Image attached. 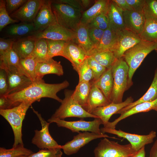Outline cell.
Instances as JSON below:
<instances>
[{
    "label": "cell",
    "instance_id": "cell-44",
    "mask_svg": "<svg viewBox=\"0 0 157 157\" xmlns=\"http://www.w3.org/2000/svg\"><path fill=\"white\" fill-rule=\"evenodd\" d=\"M143 13L145 17L157 19V0H145Z\"/></svg>",
    "mask_w": 157,
    "mask_h": 157
},
{
    "label": "cell",
    "instance_id": "cell-1",
    "mask_svg": "<svg viewBox=\"0 0 157 157\" xmlns=\"http://www.w3.org/2000/svg\"><path fill=\"white\" fill-rule=\"evenodd\" d=\"M69 85L67 80L60 83L49 84L46 83L42 79L33 82L19 91L5 96L9 100L13 107L24 101L35 102L44 97L53 99L61 103L62 99L58 97L57 93Z\"/></svg>",
    "mask_w": 157,
    "mask_h": 157
},
{
    "label": "cell",
    "instance_id": "cell-4",
    "mask_svg": "<svg viewBox=\"0 0 157 157\" xmlns=\"http://www.w3.org/2000/svg\"><path fill=\"white\" fill-rule=\"evenodd\" d=\"M52 10L60 25L74 31L81 23L83 13L67 3L52 0Z\"/></svg>",
    "mask_w": 157,
    "mask_h": 157
},
{
    "label": "cell",
    "instance_id": "cell-9",
    "mask_svg": "<svg viewBox=\"0 0 157 157\" xmlns=\"http://www.w3.org/2000/svg\"><path fill=\"white\" fill-rule=\"evenodd\" d=\"M101 132L114 134L118 137L127 140L131 144L133 148L138 151L146 145L153 142L154 139L156 137V131H152L147 135H141L133 134L123 131L121 130L107 128H100Z\"/></svg>",
    "mask_w": 157,
    "mask_h": 157
},
{
    "label": "cell",
    "instance_id": "cell-14",
    "mask_svg": "<svg viewBox=\"0 0 157 157\" xmlns=\"http://www.w3.org/2000/svg\"><path fill=\"white\" fill-rule=\"evenodd\" d=\"M44 0H27L17 10L10 15L20 22L33 23Z\"/></svg>",
    "mask_w": 157,
    "mask_h": 157
},
{
    "label": "cell",
    "instance_id": "cell-54",
    "mask_svg": "<svg viewBox=\"0 0 157 157\" xmlns=\"http://www.w3.org/2000/svg\"><path fill=\"white\" fill-rule=\"evenodd\" d=\"M145 147H142L138 151L133 157H145Z\"/></svg>",
    "mask_w": 157,
    "mask_h": 157
},
{
    "label": "cell",
    "instance_id": "cell-12",
    "mask_svg": "<svg viewBox=\"0 0 157 157\" xmlns=\"http://www.w3.org/2000/svg\"><path fill=\"white\" fill-rule=\"evenodd\" d=\"M78 133L74 137L72 140L61 145V149L66 155L69 156L76 153L81 147L96 139L102 138L117 139L114 137H110L104 133L99 134L88 131Z\"/></svg>",
    "mask_w": 157,
    "mask_h": 157
},
{
    "label": "cell",
    "instance_id": "cell-31",
    "mask_svg": "<svg viewBox=\"0 0 157 157\" xmlns=\"http://www.w3.org/2000/svg\"><path fill=\"white\" fill-rule=\"evenodd\" d=\"M91 86V82H78L72 92L73 99L83 108L87 106Z\"/></svg>",
    "mask_w": 157,
    "mask_h": 157
},
{
    "label": "cell",
    "instance_id": "cell-30",
    "mask_svg": "<svg viewBox=\"0 0 157 157\" xmlns=\"http://www.w3.org/2000/svg\"><path fill=\"white\" fill-rule=\"evenodd\" d=\"M117 38V33L108 27L104 31L101 41L99 44L94 48L90 56L97 52L106 51H111L115 44Z\"/></svg>",
    "mask_w": 157,
    "mask_h": 157
},
{
    "label": "cell",
    "instance_id": "cell-43",
    "mask_svg": "<svg viewBox=\"0 0 157 157\" xmlns=\"http://www.w3.org/2000/svg\"><path fill=\"white\" fill-rule=\"evenodd\" d=\"M61 148L44 149L26 157H61L63 153Z\"/></svg>",
    "mask_w": 157,
    "mask_h": 157
},
{
    "label": "cell",
    "instance_id": "cell-5",
    "mask_svg": "<svg viewBox=\"0 0 157 157\" xmlns=\"http://www.w3.org/2000/svg\"><path fill=\"white\" fill-rule=\"evenodd\" d=\"M112 71L113 86L110 101L111 103H121L124 93L127 90L129 67L122 57L117 60Z\"/></svg>",
    "mask_w": 157,
    "mask_h": 157
},
{
    "label": "cell",
    "instance_id": "cell-7",
    "mask_svg": "<svg viewBox=\"0 0 157 157\" xmlns=\"http://www.w3.org/2000/svg\"><path fill=\"white\" fill-rule=\"evenodd\" d=\"M137 152L130 143L122 145L106 138L101 140L94 150L95 157H133Z\"/></svg>",
    "mask_w": 157,
    "mask_h": 157
},
{
    "label": "cell",
    "instance_id": "cell-29",
    "mask_svg": "<svg viewBox=\"0 0 157 157\" xmlns=\"http://www.w3.org/2000/svg\"><path fill=\"white\" fill-rule=\"evenodd\" d=\"M157 99V67L155 69L154 76L151 83L146 93L137 101L133 102L122 108L116 114H121L135 105L145 102L151 101Z\"/></svg>",
    "mask_w": 157,
    "mask_h": 157
},
{
    "label": "cell",
    "instance_id": "cell-53",
    "mask_svg": "<svg viewBox=\"0 0 157 157\" xmlns=\"http://www.w3.org/2000/svg\"><path fill=\"white\" fill-rule=\"evenodd\" d=\"M149 157H157V139L150 149Z\"/></svg>",
    "mask_w": 157,
    "mask_h": 157
},
{
    "label": "cell",
    "instance_id": "cell-27",
    "mask_svg": "<svg viewBox=\"0 0 157 157\" xmlns=\"http://www.w3.org/2000/svg\"><path fill=\"white\" fill-rule=\"evenodd\" d=\"M110 0L95 1L94 3L82 13L81 23L87 24L97 16L102 14H106Z\"/></svg>",
    "mask_w": 157,
    "mask_h": 157
},
{
    "label": "cell",
    "instance_id": "cell-11",
    "mask_svg": "<svg viewBox=\"0 0 157 157\" xmlns=\"http://www.w3.org/2000/svg\"><path fill=\"white\" fill-rule=\"evenodd\" d=\"M117 33V40L111 51L117 59L122 58L127 50L142 40L139 35L126 29L118 31Z\"/></svg>",
    "mask_w": 157,
    "mask_h": 157
},
{
    "label": "cell",
    "instance_id": "cell-49",
    "mask_svg": "<svg viewBox=\"0 0 157 157\" xmlns=\"http://www.w3.org/2000/svg\"><path fill=\"white\" fill-rule=\"evenodd\" d=\"M14 40L10 38H0V55L7 52L12 49Z\"/></svg>",
    "mask_w": 157,
    "mask_h": 157
},
{
    "label": "cell",
    "instance_id": "cell-13",
    "mask_svg": "<svg viewBox=\"0 0 157 157\" xmlns=\"http://www.w3.org/2000/svg\"><path fill=\"white\" fill-rule=\"evenodd\" d=\"M74 32L57 23L49 26L43 30L33 35L37 39L44 38L55 40L73 42Z\"/></svg>",
    "mask_w": 157,
    "mask_h": 157
},
{
    "label": "cell",
    "instance_id": "cell-15",
    "mask_svg": "<svg viewBox=\"0 0 157 157\" xmlns=\"http://www.w3.org/2000/svg\"><path fill=\"white\" fill-rule=\"evenodd\" d=\"M1 37L15 40L38 33L33 23L20 22L10 24L1 32Z\"/></svg>",
    "mask_w": 157,
    "mask_h": 157
},
{
    "label": "cell",
    "instance_id": "cell-57",
    "mask_svg": "<svg viewBox=\"0 0 157 157\" xmlns=\"http://www.w3.org/2000/svg\"><path fill=\"white\" fill-rule=\"evenodd\" d=\"M157 112V108L154 110Z\"/></svg>",
    "mask_w": 157,
    "mask_h": 157
},
{
    "label": "cell",
    "instance_id": "cell-34",
    "mask_svg": "<svg viewBox=\"0 0 157 157\" xmlns=\"http://www.w3.org/2000/svg\"><path fill=\"white\" fill-rule=\"evenodd\" d=\"M29 56L33 58L37 62L46 61L50 59L48 57V46L46 39H38L33 50Z\"/></svg>",
    "mask_w": 157,
    "mask_h": 157
},
{
    "label": "cell",
    "instance_id": "cell-21",
    "mask_svg": "<svg viewBox=\"0 0 157 157\" xmlns=\"http://www.w3.org/2000/svg\"><path fill=\"white\" fill-rule=\"evenodd\" d=\"M157 108V99L151 101L139 104L131 108L121 114L117 118L112 122H109L104 125L107 128L115 129L117 124L121 121L135 114L148 112Z\"/></svg>",
    "mask_w": 157,
    "mask_h": 157
},
{
    "label": "cell",
    "instance_id": "cell-41",
    "mask_svg": "<svg viewBox=\"0 0 157 157\" xmlns=\"http://www.w3.org/2000/svg\"><path fill=\"white\" fill-rule=\"evenodd\" d=\"M89 28H97L105 30L109 27V22L106 14L99 15L87 24Z\"/></svg>",
    "mask_w": 157,
    "mask_h": 157
},
{
    "label": "cell",
    "instance_id": "cell-24",
    "mask_svg": "<svg viewBox=\"0 0 157 157\" xmlns=\"http://www.w3.org/2000/svg\"><path fill=\"white\" fill-rule=\"evenodd\" d=\"M37 40L33 35L17 39L14 40L12 49L20 59L26 58L32 53Z\"/></svg>",
    "mask_w": 157,
    "mask_h": 157
},
{
    "label": "cell",
    "instance_id": "cell-51",
    "mask_svg": "<svg viewBox=\"0 0 157 157\" xmlns=\"http://www.w3.org/2000/svg\"><path fill=\"white\" fill-rule=\"evenodd\" d=\"M112 1L115 5L123 11L133 10L126 0H112Z\"/></svg>",
    "mask_w": 157,
    "mask_h": 157
},
{
    "label": "cell",
    "instance_id": "cell-26",
    "mask_svg": "<svg viewBox=\"0 0 157 157\" xmlns=\"http://www.w3.org/2000/svg\"><path fill=\"white\" fill-rule=\"evenodd\" d=\"M110 103L101 90L95 85L92 83L87 105L84 109L88 113L91 114L96 108L106 106Z\"/></svg>",
    "mask_w": 157,
    "mask_h": 157
},
{
    "label": "cell",
    "instance_id": "cell-42",
    "mask_svg": "<svg viewBox=\"0 0 157 157\" xmlns=\"http://www.w3.org/2000/svg\"><path fill=\"white\" fill-rule=\"evenodd\" d=\"M87 60L88 64L93 73L94 80L92 83L97 80L106 71V68L99 63L91 56H88Z\"/></svg>",
    "mask_w": 157,
    "mask_h": 157
},
{
    "label": "cell",
    "instance_id": "cell-20",
    "mask_svg": "<svg viewBox=\"0 0 157 157\" xmlns=\"http://www.w3.org/2000/svg\"><path fill=\"white\" fill-rule=\"evenodd\" d=\"M133 98L130 97L121 103H111L106 106L97 108L93 110L91 114L99 118L104 125L109 122L113 115L116 114L119 110L133 102Z\"/></svg>",
    "mask_w": 157,
    "mask_h": 157
},
{
    "label": "cell",
    "instance_id": "cell-56",
    "mask_svg": "<svg viewBox=\"0 0 157 157\" xmlns=\"http://www.w3.org/2000/svg\"><path fill=\"white\" fill-rule=\"evenodd\" d=\"M155 51H156L157 53V47H156V49H155Z\"/></svg>",
    "mask_w": 157,
    "mask_h": 157
},
{
    "label": "cell",
    "instance_id": "cell-10",
    "mask_svg": "<svg viewBox=\"0 0 157 157\" xmlns=\"http://www.w3.org/2000/svg\"><path fill=\"white\" fill-rule=\"evenodd\" d=\"M33 112L39 119L41 125L42 129L40 130L34 131L35 135L32 138L31 142L41 149H44L61 148V145H59L53 138L50 134L49 130L50 124L42 117L41 114L33 108Z\"/></svg>",
    "mask_w": 157,
    "mask_h": 157
},
{
    "label": "cell",
    "instance_id": "cell-25",
    "mask_svg": "<svg viewBox=\"0 0 157 157\" xmlns=\"http://www.w3.org/2000/svg\"><path fill=\"white\" fill-rule=\"evenodd\" d=\"M123 11L110 0L106 14L109 22V27L115 32L126 29L122 13Z\"/></svg>",
    "mask_w": 157,
    "mask_h": 157
},
{
    "label": "cell",
    "instance_id": "cell-16",
    "mask_svg": "<svg viewBox=\"0 0 157 157\" xmlns=\"http://www.w3.org/2000/svg\"><path fill=\"white\" fill-rule=\"evenodd\" d=\"M3 69L6 72L8 84L6 95L19 91L33 82L17 68L10 67Z\"/></svg>",
    "mask_w": 157,
    "mask_h": 157
},
{
    "label": "cell",
    "instance_id": "cell-45",
    "mask_svg": "<svg viewBox=\"0 0 157 157\" xmlns=\"http://www.w3.org/2000/svg\"><path fill=\"white\" fill-rule=\"evenodd\" d=\"M58 1L67 3L81 11L83 13L84 10L89 7L92 2L90 0H58Z\"/></svg>",
    "mask_w": 157,
    "mask_h": 157
},
{
    "label": "cell",
    "instance_id": "cell-3",
    "mask_svg": "<svg viewBox=\"0 0 157 157\" xmlns=\"http://www.w3.org/2000/svg\"><path fill=\"white\" fill-rule=\"evenodd\" d=\"M34 102L32 101H23L17 106L6 109H0V114L9 123L14 136L13 147L19 144H24L22 140V122L26 112Z\"/></svg>",
    "mask_w": 157,
    "mask_h": 157
},
{
    "label": "cell",
    "instance_id": "cell-52",
    "mask_svg": "<svg viewBox=\"0 0 157 157\" xmlns=\"http://www.w3.org/2000/svg\"><path fill=\"white\" fill-rule=\"evenodd\" d=\"M12 107L10 101L5 96H0V109H6Z\"/></svg>",
    "mask_w": 157,
    "mask_h": 157
},
{
    "label": "cell",
    "instance_id": "cell-50",
    "mask_svg": "<svg viewBox=\"0 0 157 157\" xmlns=\"http://www.w3.org/2000/svg\"><path fill=\"white\" fill-rule=\"evenodd\" d=\"M127 3L135 11L143 13L145 0H126Z\"/></svg>",
    "mask_w": 157,
    "mask_h": 157
},
{
    "label": "cell",
    "instance_id": "cell-48",
    "mask_svg": "<svg viewBox=\"0 0 157 157\" xmlns=\"http://www.w3.org/2000/svg\"><path fill=\"white\" fill-rule=\"evenodd\" d=\"M8 84L6 71L0 68V96L7 94Z\"/></svg>",
    "mask_w": 157,
    "mask_h": 157
},
{
    "label": "cell",
    "instance_id": "cell-39",
    "mask_svg": "<svg viewBox=\"0 0 157 157\" xmlns=\"http://www.w3.org/2000/svg\"><path fill=\"white\" fill-rule=\"evenodd\" d=\"M77 72L79 77L78 82L91 83L94 80L93 72L88 64L87 58L79 67Z\"/></svg>",
    "mask_w": 157,
    "mask_h": 157
},
{
    "label": "cell",
    "instance_id": "cell-32",
    "mask_svg": "<svg viewBox=\"0 0 157 157\" xmlns=\"http://www.w3.org/2000/svg\"><path fill=\"white\" fill-rule=\"evenodd\" d=\"M143 30L139 35L142 40L157 42V19L145 17Z\"/></svg>",
    "mask_w": 157,
    "mask_h": 157
},
{
    "label": "cell",
    "instance_id": "cell-47",
    "mask_svg": "<svg viewBox=\"0 0 157 157\" xmlns=\"http://www.w3.org/2000/svg\"><path fill=\"white\" fill-rule=\"evenodd\" d=\"M27 0H6V6L7 11L10 15L18 10Z\"/></svg>",
    "mask_w": 157,
    "mask_h": 157
},
{
    "label": "cell",
    "instance_id": "cell-38",
    "mask_svg": "<svg viewBox=\"0 0 157 157\" xmlns=\"http://www.w3.org/2000/svg\"><path fill=\"white\" fill-rule=\"evenodd\" d=\"M46 41L48 46V57L49 58H53L57 56H62L67 41L48 39H46Z\"/></svg>",
    "mask_w": 157,
    "mask_h": 157
},
{
    "label": "cell",
    "instance_id": "cell-23",
    "mask_svg": "<svg viewBox=\"0 0 157 157\" xmlns=\"http://www.w3.org/2000/svg\"><path fill=\"white\" fill-rule=\"evenodd\" d=\"M35 71L37 81L42 79L43 76L47 74H54L61 76L64 74L60 61L55 60L53 58L46 61L37 62Z\"/></svg>",
    "mask_w": 157,
    "mask_h": 157
},
{
    "label": "cell",
    "instance_id": "cell-37",
    "mask_svg": "<svg viewBox=\"0 0 157 157\" xmlns=\"http://www.w3.org/2000/svg\"><path fill=\"white\" fill-rule=\"evenodd\" d=\"M33 153L31 150L25 148L24 144H19L10 149L0 148V157H17L22 156H27Z\"/></svg>",
    "mask_w": 157,
    "mask_h": 157
},
{
    "label": "cell",
    "instance_id": "cell-2",
    "mask_svg": "<svg viewBox=\"0 0 157 157\" xmlns=\"http://www.w3.org/2000/svg\"><path fill=\"white\" fill-rule=\"evenodd\" d=\"M157 47V42L142 40L124 53L122 58L129 67L127 90L133 84L132 78L136 69L146 56Z\"/></svg>",
    "mask_w": 157,
    "mask_h": 157
},
{
    "label": "cell",
    "instance_id": "cell-22",
    "mask_svg": "<svg viewBox=\"0 0 157 157\" xmlns=\"http://www.w3.org/2000/svg\"><path fill=\"white\" fill-rule=\"evenodd\" d=\"M74 38L72 42L80 47L88 56L94 48L89 34V28L87 24L80 23L75 31Z\"/></svg>",
    "mask_w": 157,
    "mask_h": 157
},
{
    "label": "cell",
    "instance_id": "cell-40",
    "mask_svg": "<svg viewBox=\"0 0 157 157\" xmlns=\"http://www.w3.org/2000/svg\"><path fill=\"white\" fill-rule=\"evenodd\" d=\"M6 1L0 0V31L8 25L20 22L12 18L8 13L6 8Z\"/></svg>",
    "mask_w": 157,
    "mask_h": 157
},
{
    "label": "cell",
    "instance_id": "cell-6",
    "mask_svg": "<svg viewBox=\"0 0 157 157\" xmlns=\"http://www.w3.org/2000/svg\"><path fill=\"white\" fill-rule=\"evenodd\" d=\"M72 92L69 90L65 91V97L60 105L50 118L64 120L66 118L72 117L81 118H99L88 112L75 101L72 97Z\"/></svg>",
    "mask_w": 157,
    "mask_h": 157
},
{
    "label": "cell",
    "instance_id": "cell-18",
    "mask_svg": "<svg viewBox=\"0 0 157 157\" xmlns=\"http://www.w3.org/2000/svg\"><path fill=\"white\" fill-rule=\"evenodd\" d=\"M63 57L69 60L76 72L88 56L78 45L72 41L67 42Z\"/></svg>",
    "mask_w": 157,
    "mask_h": 157
},
{
    "label": "cell",
    "instance_id": "cell-17",
    "mask_svg": "<svg viewBox=\"0 0 157 157\" xmlns=\"http://www.w3.org/2000/svg\"><path fill=\"white\" fill-rule=\"evenodd\" d=\"M52 0H45L38 12L33 23L38 33L53 24L57 23L52 10Z\"/></svg>",
    "mask_w": 157,
    "mask_h": 157
},
{
    "label": "cell",
    "instance_id": "cell-33",
    "mask_svg": "<svg viewBox=\"0 0 157 157\" xmlns=\"http://www.w3.org/2000/svg\"><path fill=\"white\" fill-rule=\"evenodd\" d=\"M20 59L17 54L11 49L4 54L0 55V68L15 67L24 74L21 67Z\"/></svg>",
    "mask_w": 157,
    "mask_h": 157
},
{
    "label": "cell",
    "instance_id": "cell-36",
    "mask_svg": "<svg viewBox=\"0 0 157 157\" xmlns=\"http://www.w3.org/2000/svg\"><path fill=\"white\" fill-rule=\"evenodd\" d=\"M90 56L92 57L106 69L112 67L117 59L113 52L110 51L96 52Z\"/></svg>",
    "mask_w": 157,
    "mask_h": 157
},
{
    "label": "cell",
    "instance_id": "cell-46",
    "mask_svg": "<svg viewBox=\"0 0 157 157\" xmlns=\"http://www.w3.org/2000/svg\"><path fill=\"white\" fill-rule=\"evenodd\" d=\"M104 32V30L99 28H89V37L94 44V48L100 43L103 37Z\"/></svg>",
    "mask_w": 157,
    "mask_h": 157
},
{
    "label": "cell",
    "instance_id": "cell-19",
    "mask_svg": "<svg viewBox=\"0 0 157 157\" xmlns=\"http://www.w3.org/2000/svg\"><path fill=\"white\" fill-rule=\"evenodd\" d=\"M122 15L125 28L139 35L143 30L145 21L144 13L126 10L123 11Z\"/></svg>",
    "mask_w": 157,
    "mask_h": 157
},
{
    "label": "cell",
    "instance_id": "cell-8",
    "mask_svg": "<svg viewBox=\"0 0 157 157\" xmlns=\"http://www.w3.org/2000/svg\"><path fill=\"white\" fill-rule=\"evenodd\" d=\"M47 121L50 123H55L58 126L67 128L72 132L89 131L99 134L103 133L99 128L101 124H103V123L99 118H95L94 120L89 121L83 120L68 121L58 118H50Z\"/></svg>",
    "mask_w": 157,
    "mask_h": 157
},
{
    "label": "cell",
    "instance_id": "cell-28",
    "mask_svg": "<svg viewBox=\"0 0 157 157\" xmlns=\"http://www.w3.org/2000/svg\"><path fill=\"white\" fill-rule=\"evenodd\" d=\"M113 82L112 67L106 69L97 80L91 83L97 86L110 101V99L113 88Z\"/></svg>",
    "mask_w": 157,
    "mask_h": 157
},
{
    "label": "cell",
    "instance_id": "cell-55",
    "mask_svg": "<svg viewBox=\"0 0 157 157\" xmlns=\"http://www.w3.org/2000/svg\"><path fill=\"white\" fill-rule=\"evenodd\" d=\"M26 156H19L17 157H26Z\"/></svg>",
    "mask_w": 157,
    "mask_h": 157
},
{
    "label": "cell",
    "instance_id": "cell-35",
    "mask_svg": "<svg viewBox=\"0 0 157 157\" xmlns=\"http://www.w3.org/2000/svg\"><path fill=\"white\" fill-rule=\"evenodd\" d=\"M37 62L35 59L31 56L20 59V65L23 72L33 82L37 81L35 71Z\"/></svg>",
    "mask_w": 157,
    "mask_h": 157
}]
</instances>
